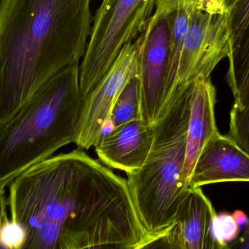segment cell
I'll list each match as a JSON object with an SVG mask.
<instances>
[{
	"label": "cell",
	"instance_id": "7c38bea8",
	"mask_svg": "<svg viewBox=\"0 0 249 249\" xmlns=\"http://www.w3.org/2000/svg\"><path fill=\"white\" fill-rule=\"evenodd\" d=\"M215 103L216 90L211 78L196 81L192 89V107L188 126L184 168L186 187L202 148L220 134L215 122Z\"/></svg>",
	"mask_w": 249,
	"mask_h": 249
},
{
	"label": "cell",
	"instance_id": "7a4b0ae2",
	"mask_svg": "<svg viewBox=\"0 0 249 249\" xmlns=\"http://www.w3.org/2000/svg\"><path fill=\"white\" fill-rule=\"evenodd\" d=\"M91 0H0V124L53 75L79 65Z\"/></svg>",
	"mask_w": 249,
	"mask_h": 249
},
{
	"label": "cell",
	"instance_id": "4fadbf2b",
	"mask_svg": "<svg viewBox=\"0 0 249 249\" xmlns=\"http://www.w3.org/2000/svg\"><path fill=\"white\" fill-rule=\"evenodd\" d=\"M227 14L230 53L225 78L234 100L249 93V0H239Z\"/></svg>",
	"mask_w": 249,
	"mask_h": 249
},
{
	"label": "cell",
	"instance_id": "ffe728a7",
	"mask_svg": "<svg viewBox=\"0 0 249 249\" xmlns=\"http://www.w3.org/2000/svg\"><path fill=\"white\" fill-rule=\"evenodd\" d=\"M239 0H224V5H225L226 11L232 8Z\"/></svg>",
	"mask_w": 249,
	"mask_h": 249
},
{
	"label": "cell",
	"instance_id": "8992f818",
	"mask_svg": "<svg viewBox=\"0 0 249 249\" xmlns=\"http://www.w3.org/2000/svg\"><path fill=\"white\" fill-rule=\"evenodd\" d=\"M229 53L227 11L211 14L195 8L183 40L173 90L211 78L218 63L228 58Z\"/></svg>",
	"mask_w": 249,
	"mask_h": 249
},
{
	"label": "cell",
	"instance_id": "5b68a950",
	"mask_svg": "<svg viewBox=\"0 0 249 249\" xmlns=\"http://www.w3.org/2000/svg\"><path fill=\"white\" fill-rule=\"evenodd\" d=\"M157 0H103L96 11L85 56L80 65L84 97L107 74L125 45L135 41L154 15Z\"/></svg>",
	"mask_w": 249,
	"mask_h": 249
},
{
	"label": "cell",
	"instance_id": "ba28073f",
	"mask_svg": "<svg viewBox=\"0 0 249 249\" xmlns=\"http://www.w3.org/2000/svg\"><path fill=\"white\" fill-rule=\"evenodd\" d=\"M172 17L152 16L142 33L138 62L142 119L154 126L166 106V81L171 39Z\"/></svg>",
	"mask_w": 249,
	"mask_h": 249
},
{
	"label": "cell",
	"instance_id": "5bb4252c",
	"mask_svg": "<svg viewBox=\"0 0 249 249\" xmlns=\"http://www.w3.org/2000/svg\"><path fill=\"white\" fill-rule=\"evenodd\" d=\"M142 118L141 110V84L138 74L131 78L119 94L112 109L110 122L113 128Z\"/></svg>",
	"mask_w": 249,
	"mask_h": 249
},
{
	"label": "cell",
	"instance_id": "8fae6325",
	"mask_svg": "<svg viewBox=\"0 0 249 249\" xmlns=\"http://www.w3.org/2000/svg\"><path fill=\"white\" fill-rule=\"evenodd\" d=\"M230 181L249 182V155L230 137L219 134L202 148L187 189Z\"/></svg>",
	"mask_w": 249,
	"mask_h": 249
},
{
	"label": "cell",
	"instance_id": "3957f363",
	"mask_svg": "<svg viewBox=\"0 0 249 249\" xmlns=\"http://www.w3.org/2000/svg\"><path fill=\"white\" fill-rule=\"evenodd\" d=\"M84 100L80 65H72L46 81L0 124V190L32 166L75 143Z\"/></svg>",
	"mask_w": 249,
	"mask_h": 249
},
{
	"label": "cell",
	"instance_id": "9a60e30c",
	"mask_svg": "<svg viewBox=\"0 0 249 249\" xmlns=\"http://www.w3.org/2000/svg\"><path fill=\"white\" fill-rule=\"evenodd\" d=\"M1 191V229L0 240L2 249H23L27 240V233L21 224L8 218L5 189Z\"/></svg>",
	"mask_w": 249,
	"mask_h": 249
},
{
	"label": "cell",
	"instance_id": "e0dca14e",
	"mask_svg": "<svg viewBox=\"0 0 249 249\" xmlns=\"http://www.w3.org/2000/svg\"><path fill=\"white\" fill-rule=\"evenodd\" d=\"M198 0H157L154 17L170 15L180 8H197Z\"/></svg>",
	"mask_w": 249,
	"mask_h": 249
},
{
	"label": "cell",
	"instance_id": "ac0fdd59",
	"mask_svg": "<svg viewBox=\"0 0 249 249\" xmlns=\"http://www.w3.org/2000/svg\"><path fill=\"white\" fill-rule=\"evenodd\" d=\"M233 218L240 228V232H245L249 228V218L242 211H235L232 214Z\"/></svg>",
	"mask_w": 249,
	"mask_h": 249
},
{
	"label": "cell",
	"instance_id": "9c48e42d",
	"mask_svg": "<svg viewBox=\"0 0 249 249\" xmlns=\"http://www.w3.org/2000/svg\"><path fill=\"white\" fill-rule=\"evenodd\" d=\"M216 214L201 187L188 189L173 227L153 248L221 249L213 230Z\"/></svg>",
	"mask_w": 249,
	"mask_h": 249
},
{
	"label": "cell",
	"instance_id": "277c9868",
	"mask_svg": "<svg viewBox=\"0 0 249 249\" xmlns=\"http://www.w3.org/2000/svg\"><path fill=\"white\" fill-rule=\"evenodd\" d=\"M194 85L173 91L153 126L154 141L146 161L126 174L141 222L160 240L173 227L187 190L184 168Z\"/></svg>",
	"mask_w": 249,
	"mask_h": 249
},
{
	"label": "cell",
	"instance_id": "30bf717a",
	"mask_svg": "<svg viewBox=\"0 0 249 249\" xmlns=\"http://www.w3.org/2000/svg\"><path fill=\"white\" fill-rule=\"evenodd\" d=\"M153 141L154 127L140 118L103 133L94 148L99 160L106 166L129 174L145 164Z\"/></svg>",
	"mask_w": 249,
	"mask_h": 249
},
{
	"label": "cell",
	"instance_id": "6da1fadb",
	"mask_svg": "<svg viewBox=\"0 0 249 249\" xmlns=\"http://www.w3.org/2000/svg\"><path fill=\"white\" fill-rule=\"evenodd\" d=\"M11 218L24 249H141L160 238L141 222L127 179L82 148L53 155L8 186Z\"/></svg>",
	"mask_w": 249,
	"mask_h": 249
},
{
	"label": "cell",
	"instance_id": "d6986e66",
	"mask_svg": "<svg viewBox=\"0 0 249 249\" xmlns=\"http://www.w3.org/2000/svg\"><path fill=\"white\" fill-rule=\"evenodd\" d=\"M230 248H235V249H249V228L247 231L243 233L241 237L234 241L232 244H230L229 249Z\"/></svg>",
	"mask_w": 249,
	"mask_h": 249
},
{
	"label": "cell",
	"instance_id": "2e32d148",
	"mask_svg": "<svg viewBox=\"0 0 249 249\" xmlns=\"http://www.w3.org/2000/svg\"><path fill=\"white\" fill-rule=\"evenodd\" d=\"M214 237L221 249H229L230 243L237 240L240 230L231 214L220 213L215 215L213 221Z\"/></svg>",
	"mask_w": 249,
	"mask_h": 249
},
{
	"label": "cell",
	"instance_id": "52a82bcc",
	"mask_svg": "<svg viewBox=\"0 0 249 249\" xmlns=\"http://www.w3.org/2000/svg\"><path fill=\"white\" fill-rule=\"evenodd\" d=\"M142 34L124 46L110 70L97 87L86 96L79 134L75 144L88 150L94 147L110 122L113 106L124 87L138 74Z\"/></svg>",
	"mask_w": 249,
	"mask_h": 249
}]
</instances>
